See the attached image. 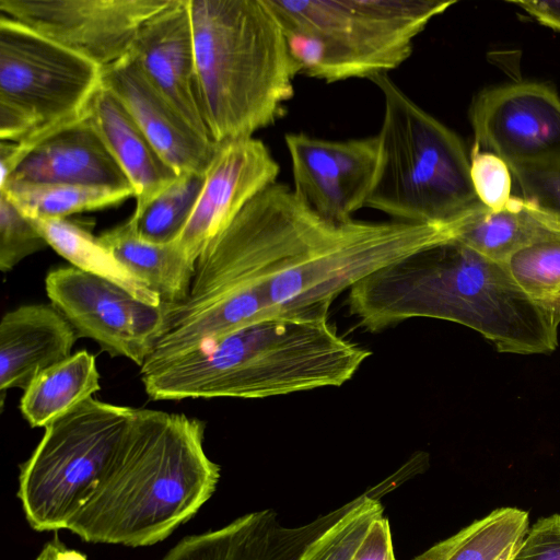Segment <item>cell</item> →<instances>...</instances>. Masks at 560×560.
<instances>
[{"label": "cell", "instance_id": "30", "mask_svg": "<svg viewBox=\"0 0 560 560\" xmlns=\"http://www.w3.org/2000/svg\"><path fill=\"white\" fill-rule=\"evenodd\" d=\"M474 190L480 202L492 211L501 210L511 199V171L497 154L476 143L469 158Z\"/></svg>", "mask_w": 560, "mask_h": 560}, {"label": "cell", "instance_id": "4", "mask_svg": "<svg viewBox=\"0 0 560 560\" xmlns=\"http://www.w3.org/2000/svg\"><path fill=\"white\" fill-rule=\"evenodd\" d=\"M198 97L212 141L250 138L285 115L300 74L265 0H188Z\"/></svg>", "mask_w": 560, "mask_h": 560}, {"label": "cell", "instance_id": "22", "mask_svg": "<svg viewBox=\"0 0 560 560\" xmlns=\"http://www.w3.org/2000/svg\"><path fill=\"white\" fill-rule=\"evenodd\" d=\"M100 377L95 355L80 350L30 383L21 413L32 428H46L98 392Z\"/></svg>", "mask_w": 560, "mask_h": 560}, {"label": "cell", "instance_id": "1", "mask_svg": "<svg viewBox=\"0 0 560 560\" xmlns=\"http://www.w3.org/2000/svg\"><path fill=\"white\" fill-rule=\"evenodd\" d=\"M347 302L371 332L411 318H434L478 331L502 353L544 354L558 346V328L506 265L455 238L370 275L349 290Z\"/></svg>", "mask_w": 560, "mask_h": 560}, {"label": "cell", "instance_id": "29", "mask_svg": "<svg viewBox=\"0 0 560 560\" xmlns=\"http://www.w3.org/2000/svg\"><path fill=\"white\" fill-rule=\"evenodd\" d=\"M48 243L33 221L24 215L7 194L0 190V269L12 270L27 256L43 250Z\"/></svg>", "mask_w": 560, "mask_h": 560}, {"label": "cell", "instance_id": "32", "mask_svg": "<svg viewBox=\"0 0 560 560\" xmlns=\"http://www.w3.org/2000/svg\"><path fill=\"white\" fill-rule=\"evenodd\" d=\"M510 560H560V514L537 520L517 544Z\"/></svg>", "mask_w": 560, "mask_h": 560}, {"label": "cell", "instance_id": "23", "mask_svg": "<svg viewBox=\"0 0 560 560\" xmlns=\"http://www.w3.org/2000/svg\"><path fill=\"white\" fill-rule=\"evenodd\" d=\"M30 219L48 245L73 267L121 287L147 304L162 305L160 296L130 273L101 243L98 236H94L82 224L66 218Z\"/></svg>", "mask_w": 560, "mask_h": 560}, {"label": "cell", "instance_id": "20", "mask_svg": "<svg viewBox=\"0 0 560 560\" xmlns=\"http://www.w3.org/2000/svg\"><path fill=\"white\" fill-rule=\"evenodd\" d=\"M98 240L130 273L160 296L162 304H182L188 299L196 262L176 241L145 242L128 220L103 232Z\"/></svg>", "mask_w": 560, "mask_h": 560}, {"label": "cell", "instance_id": "33", "mask_svg": "<svg viewBox=\"0 0 560 560\" xmlns=\"http://www.w3.org/2000/svg\"><path fill=\"white\" fill-rule=\"evenodd\" d=\"M351 560H396L390 525L386 517H375Z\"/></svg>", "mask_w": 560, "mask_h": 560}, {"label": "cell", "instance_id": "15", "mask_svg": "<svg viewBox=\"0 0 560 560\" xmlns=\"http://www.w3.org/2000/svg\"><path fill=\"white\" fill-rule=\"evenodd\" d=\"M345 506L298 527H284L272 510L179 540L160 560H298L343 513Z\"/></svg>", "mask_w": 560, "mask_h": 560}, {"label": "cell", "instance_id": "14", "mask_svg": "<svg viewBox=\"0 0 560 560\" xmlns=\"http://www.w3.org/2000/svg\"><path fill=\"white\" fill-rule=\"evenodd\" d=\"M102 84L118 98L178 175L206 173L217 143L200 136L188 124L131 52L102 68Z\"/></svg>", "mask_w": 560, "mask_h": 560}, {"label": "cell", "instance_id": "5", "mask_svg": "<svg viewBox=\"0 0 560 560\" xmlns=\"http://www.w3.org/2000/svg\"><path fill=\"white\" fill-rule=\"evenodd\" d=\"M371 81L384 96L378 167L364 207L394 221L451 226L485 206L460 138L413 102L388 74Z\"/></svg>", "mask_w": 560, "mask_h": 560}, {"label": "cell", "instance_id": "31", "mask_svg": "<svg viewBox=\"0 0 560 560\" xmlns=\"http://www.w3.org/2000/svg\"><path fill=\"white\" fill-rule=\"evenodd\" d=\"M523 198L560 222V160L511 171Z\"/></svg>", "mask_w": 560, "mask_h": 560}, {"label": "cell", "instance_id": "25", "mask_svg": "<svg viewBox=\"0 0 560 560\" xmlns=\"http://www.w3.org/2000/svg\"><path fill=\"white\" fill-rule=\"evenodd\" d=\"M20 211L28 218L68 215L115 207L135 197L132 187L113 188L72 184H16L1 187Z\"/></svg>", "mask_w": 560, "mask_h": 560}, {"label": "cell", "instance_id": "19", "mask_svg": "<svg viewBox=\"0 0 560 560\" xmlns=\"http://www.w3.org/2000/svg\"><path fill=\"white\" fill-rule=\"evenodd\" d=\"M88 117L135 190L136 209L132 214L141 213L179 175L103 84L89 106Z\"/></svg>", "mask_w": 560, "mask_h": 560}, {"label": "cell", "instance_id": "6", "mask_svg": "<svg viewBox=\"0 0 560 560\" xmlns=\"http://www.w3.org/2000/svg\"><path fill=\"white\" fill-rule=\"evenodd\" d=\"M299 73L327 83L371 80L402 65L416 37L454 0H265Z\"/></svg>", "mask_w": 560, "mask_h": 560}, {"label": "cell", "instance_id": "36", "mask_svg": "<svg viewBox=\"0 0 560 560\" xmlns=\"http://www.w3.org/2000/svg\"><path fill=\"white\" fill-rule=\"evenodd\" d=\"M521 541V540H520ZM515 542L513 544L512 546H510L497 560H510V558L512 557L517 544L520 542Z\"/></svg>", "mask_w": 560, "mask_h": 560}, {"label": "cell", "instance_id": "3", "mask_svg": "<svg viewBox=\"0 0 560 560\" xmlns=\"http://www.w3.org/2000/svg\"><path fill=\"white\" fill-rule=\"evenodd\" d=\"M370 355L328 319L271 317L140 375L153 400L255 399L341 386Z\"/></svg>", "mask_w": 560, "mask_h": 560}, {"label": "cell", "instance_id": "35", "mask_svg": "<svg viewBox=\"0 0 560 560\" xmlns=\"http://www.w3.org/2000/svg\"><path fill=\"white\" fill-rule=\"evenodd\" d=\"M35 560H88L82 552L68 548L58 537L49 540Z\"/></svg>", "mask_w": 560, "mask_h": 560}, {"label": "cell", "instance_id": "8", "mask_svg": "<svg viewBox=\"0 0 560 560\" xmlns=\"http://www.w3.org/2000/svg\"><path fill=\"white\" fill-rule=\"evenodd\" d=\"M135 409L91 397L45 428L16 493L33 529H68L106 477Z\"/></svg>", "mask_w": 560, "mask_h": 560}, {"label": "cell", "instance_id": "27", "mask_svg": "<svg viewBox=\"0 0 560 560\" xmlns=\"http://www.w3.org/2000/svg\"><path fill=\"white\" fill-rule=\"evenodd\" d=\"M205 174H185L160 194L130 222L136 234L143 241L167 244L183 232L205 183Z\"/></svg>", "mask_w": 560, "mask_h": 560}, {"label": "cell", "instance_id": "34", "mask_svg": "<svg viewBox=\"0 0 560 560\" xmlns=\"http://www.w3.org/2000/svg\"><path fill=\"white\" fill-rule=\"evenodd\" d=\"M539 23L560 32V1H513Z\"/></svg>", "mask_w": 560, "mask_h": 560}, {"label": "cell", "instance_id": "11", "mask_svg": "<svg viewBox=\"0 0 560 560\" xmlns=\"http://www.w3.org/2000/svg\"><path fill=\"white\" fill-rule=\"evenodd\" d=\"M475 143L510 171L560 160V97L539 82L483 90L470 112Z\"/></svg>", "mask_w": 560, "mask_h": 560}, {"label": "cell", "instance_id": "7", "mask_svg": "<svg viewBox=\"0 0 560 560\" xmlns=\"http://www.w3.org/2000/svg\"><path fill=\"white\" fill-rule=\"evenodd\" d=\"M101 86V67L1 14L0 185L39 142L85 117Z\"/></svg>", "mask_w": 560, "mask_h": 560}, {"label": "cell", "instance_id": "24", "mask_svg": "<svg viewBox=\"0 0 560 560\" xmlns=\"http://www.w3.org/2000/svg\"><path fill=\"white\" fill-rule=\"evenodd\" d=\"M528 513L499 508L435 544L413 560H497L528 529Z\"/></svg>", "mask_w": 560, "mask_h": 560}, {"label": "cell", "instance_id": "21", "mask_svg": "<svg viewBox=\"0 0 560 560\" xmlns=\"http://www.w3.org/2000/svg\"><path fill=\"white\" fill-rule=\"evenodd\" d=\"M560 230V222L523 197L504 208L487 207L453 224V238L483 256L504 262L521 248Z\"/></svg>", "mask_w": 560, "mask_h": 560}, {"label": "cell", "instance_id": "2", "mask_svg": "<svg viewBox=\"0 0 560 560\" xmlns=\"http://www.w3.org/2000/svg\"><path fill=\"white\" fill-rule=\"evenodd\" d=\"M203 441L198 419L135 409L106 477L68 530L88 542L128 547L164 540L217 489L220 466Z\"/></svg>", "mask_w": 560, "mask_h": 560}, {"label": "cell", "instance_id": "10", "mask_svg": "<svg viewBox=\"0 0 560 560\" xmlns=\"http://www.w3.org/2000/svg\"><path fill=\"white\" fill-rule=\"evenodd\" d=\"M173 0H0L11 18L101 68L130 54L141 27Z\"/></svg>", "mask_w": 560, "mask_h": 560}, {"label": "cell", "instance_id": "26", "mask_svg": "<svg viewBox=\"0 0 560 560\" xmlns=\"http://www.w3.org/2000/svg\"><path fill=\"white\" fill-rule=\"evenodd\" d=\"M505 265L520 288L558 328L560 230L515 252Z\"/></svg>", "mask_w": 560, "mask_h": 560}, {"label": "cell", "instance_id": "28", "mask_svg": "<svg viewBox=\"0 0 560 560\" xmlns=\"http://www.w3.org/2000/svg\"><path fill=\"white\" fill-rule=\"evenodd\" d=\"M380 500L363 493L345 504L342 515L298 560H351L372 521L383 515Z\"/></svg>", "mask_w": 560, "mask_h": 560}, {"label": "cell", "instance_id": "16", "mask_svg": "<svg viewBox=\"0 0 560 560\" xmlns=\"http://www.w3.org/2000/svg\"><path fill=\"white\" fill-rule=\"evenodd\" d=\"M130 52L188 124L212 140L199 104L188 0H173L152 16L139 31Z\"/></svg>", "mask_w": 560, "mask_h": 560}, {"label": "cell", "instance_id": "9", "mask_svg": "<svg viewBox=\"0 0 560 560\" xmlns=\"http://www.w3.org/2000/svg\"><path fill=\"white\" fill-rule=\"evenodd\" d=\"M45 288L79 338H90L112 357H125L140 368L164 331L163 304H147L121 287L73 266L50 270Z\"/></svg>", "mask_w": 560, "mask_h": 560}, {"label": "cell", "instance_id": "13", "mask_svg": "<svg viewBox=\"0 0 560 560\" xmlns=\"http://www.w3.org/2000/svg\"><path fill=\"white\" fill-rule=\"evenodd\" d=\"M279 163L253 137L217 144L191 214L176 242L197 261L207 244L260 191L276 183Z\"/></svg>", "mask_w": 560, "mask_h": 560}, {"label": "cell", "instance_id": "18", "mask_svg": "<svg viewBox=\"0 0 560 560\" xmlns=\"http://www.w3.org/2000/svg\"><path fill=\"white\" fill-rule=\"evenodd\" d=\"M78 338L51 303L5 313L0 323V390L25 389L39 373L71 357Z\"/></svg>", "mask_w": 560, "mask_h": 560}, {"label": "cell", "instance_id": "12", "mask_svg": "<svg viewBox=\"0 0 560 560\" xmlns=\"http://www.w3.org/2000/svg\"><path fill=\"white\" fill-rule=\"evenodd\" d=\"M293 190L322 217L346 222L364 207L378 167V137L326 140L287 133Z\"/></svg>", "mask_w": 560, "mask_h": 560}, {"label": "cell", "instance_id": "17", "mask_svg": "<svg viewBox=\"0 0 560 560\" xmlns=\"http://www.w3.org/2000/svg\"><path fill=\"white\" fill-rule=\"evenodd\" d=\"M9 183L132 187L88 114L39 142L0 188Z\"/></svg>", "mask_w": 560, "mask_h": 560}]
</instances>
